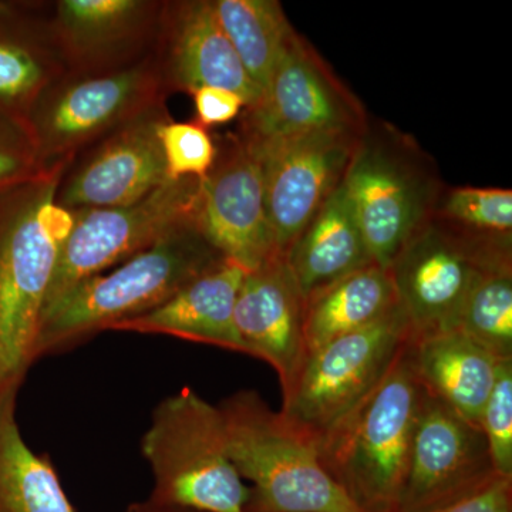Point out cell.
I'll list each match as a JSON object with an SVG mask.
<instances>
[{
    "label": "cell",
    "instance_id": "obj_5",
    "mask_svg": "<svg viewBox=\"0 0 512 512\" xmlns=\"http://www.w3.org/2000/svg\"><path fill=\"white\" fill-rule=\"evenodd\" d=\"M64 165L0 194V406L16 402L36 362L40 322L63 248L40 225L37 207Z\"/></svg>",
    "mask_w": 512,
    "mask_h": 512
},
{
    "label": "cell",
    "instance_id": "obj_24",
    "mask_svg": "<svg viewBox=\"0 0 512 512\" xmlns=\"http://www.w3.org/2000/svg\"><path fill=\"white\" fill-rule=\"evenodd\" d=\"M215 16L255 86L264 94L293 30L276 0H215Z\"/></svg>",
    "mask_w": 512,
    "mask_h": 512
},
{
    "label": "cell",
    "instance_id": "obj_21",
    "mask_svg": "<svg viewBox=\"0 0 512 512\" xmlns=\"http://www.w3.org/2000/svg\"><path fill=\"white\" fill-rule=\"evenodd\" d=\"M397 306L387 269L373 264L345 276L306 299L308 355L330 340L373 325Z\"/></svg>",
    "mask_w": 512,
    "mask_h": 512
},
{
    "label": "cell",
    "instance_id": "obj_18",
    "mask_svg": "<svg viewBox=\"0 0 512 512\" xmlns=\"http://www.w3.org/2000/svg\"><path fill=\"white\" fill-rule=\"evenodd\" d=\"M168 77L188 93L202 86L231 90L245 101V110L262 99L218 23L212 3L205 0L180 3L171 16Z\"/></svg>",
    "mask_w": 512,
    "mask_h": 512
},
{
    "label": "cell",
    "instance_id": "obj_13",
    "mask_svg": "<svg viewBox=\"0 0 512 512\" xmlns=\"http://www.w3.org/2000/svg\"><path fill=\"white\" fill-rule=\"evenodd\" d=\"M245 138L261 163L266 214L276 252L285 255L342 184L362 136L316 133L268 140Z\"/></svg>",
    "mask_w": 512,
    "mask_h": 512
},
{
    "label": "cell",
    "instance_id": "obj_25",
    "mask_svg": "<svg viewBox=\"0 0 512 512\" xmlns=\"http://www.w3.org/2000/svg\"><path fill=\"white\" fill-rule=\"evenodd\" d=\"M52 79L46 50L30 35L15 6L0 2V116L25 123Z\"/></svg>",
    "mask_w": 512,
    "mask_h": 512
},
{
    "label": "cell",
    "instance_id": "obj_16",
    "mask_svg": "<svg viewBox=\"0 0 512 512\" xmlns=\"http://www.w3.org/2000/svg\"><path fill=\"white\" fill-rule=\"evenodd\" d=\"M305 308L306 299L284 255L247 272L235 301V329L245 355L275 370L282 393L292 386L308 356Z\"/></svg>",
    "mask_w": 512,
    "mask_h": 512
},
{
    "label": "cell",
    "instance_id": "obj_19",
    "mask_svg": "<svg viewBox=\"0 0 512 512\" xmlns=\"http://www.w3.org/2000/svg\"><path fill=\"white\" fill-rule=\"evenodd\" d=\"M410 352L423 389L480 426L481 413L504 360L491 355L460 330L410 340Z\"/></svg>",
    "mask_w": 512,
    "mask_h": 512
},
{
    "label": "cell",
    "instance_id": "obj_22",
    "mask_svg": "<svg viewBox=\"0 0 512 512\" xmlns=\"http://www.w3.org/2000/svg\"><path fill=\"white\" fill-rule=\"evenodd\" d=\"M0 512H74L50 458L23 439L16 402L0 406Z\"/></svg>",
    "mask_w": 512,
    "mask_h": 512
},
{
    "label": "cell",
    "instance_id": "obj_33",
    "mask_svg": "<svg viewBox=\"0 0 512 512\" xmlns=\"http://www.w3.org/2000/svg\"><path fill=\"white\" fill-rule=\"evenodd\" d=\"M124 512H197L191 510H184V508L167 507V505H161L154 503L151 500L138 501L128 505L127 510Z\"/></svg>",
    "mask_w": 512,
    "mask_h": 512
},
{
    "label": "cell",
    "instance_id": "obj_14",
    "mask_svg": "<svg viewBox=\"0 0 512 512\" xmlns=\"http://www.w3.org/2000/svg\"><path fill=\"white\" fill-rule=\"evenodd\" d=\"M194 221L222 258L247 272L279 255L266 214L261 163L241 134L218 148L214 167L200 183Z\"/></svg>",
    "mask_w": 512,
    "mask_h": 512
},
{
    "label": "cell",
    "instance_id": "obj_26",
    "mask_svg": "<svg viewBox=\"0 0 512 512\" xmlns=\"http://www.w3.org/2000/svg\"><path fill=\"white\" fill-rule=\"evenodd\" d=\"M457 330L497 359H512V264L488 266L480 272Z\"/></svg>",
    "mask_w": 512,
    "mask_h": 512
},
{
    "label": "cell",
    "instance_id": "obj_11",
    "mask_svg": "<svg viewBox=\"0 0 512 512\" xmlns=\"http://www.w3.org/2000/svg\"><path fill=\"white\" fill-rule=\"evenodd\" d=\"M369 124L360 100L293 29L262 99L245 110L241 134L254 140L316 133L363 136Z\"/></svg>",
    "mask_w": 512,
    "mask_h": 512
},
{
    "label": "cell",
    "instance_id": "obj_15",
    "mask_svg": "<svg viewBox=\"0 0 512 512\" xmlns=\"http://www.w3.org/2000/svg\"><path fill=\"white\" fill-rule=\"evenodd\" d=\"M167 119L161 100L110 133L59 185L56 201L70 211L124 207L157 190L168 181L158 138Z\"/></svg>",
    "mask_w": 512,
    "mask_h": 512
},
{
    "label": "cell",
    "instance_id": "obj_8",
    "mask_svg": "<svg viewBox=\"0 0 512 512\" xmlns=\"http://www.w3.org/2000/svg\"><path fill=\"white\" fill-rule=\"evenodd\" d=\"M501 264H512L511 241L471 237L431 215L387 269L410 338L457 330L477 276Z\"/></svg>",
    "mask_w": 512,
    "mask_h": 512
},
{
    "label": "cell",
    "instance_id": "obj_23",
    "mask_svg": "<svg viewBox=\"0 0 512 512\" xmlns=\"http://www.w3.org/2000/svg\"><path fill=\"white\" fill-rule=\"evenodd\" d=\"M153 3L140 0H62L56 25L67 53L94 59L126 45L151 20Z\"/></svg>",
    "mask_w": 512,
    "mask_h": 512
},
{
    "label": "cell",
    "instance_id": "obj_17",
    "mask_svg": "<svg viewBox=\"0 0 512 512\" xmlns=\"http://www.w3.org/2000/svg\"><path fill=\"white\" fill-rule=\"evenodd\" d=\"M245 274L242 266L224 259L153 311L123 320L111 330L173 336L244 353L234 309Z\"/></svg>",
    "mask_w": 512,
    "mask_h": 512
},
{
    "label": "cell",
    "instance_id": "obj_27",
    "mask_svg": "<svg viewBox=\"0 0 512 512\" xmlns=\"http://www.w3.org/2000/svg\"><path fill=\"white\" fill-rule=\"evenodd\" d=\"M434 217L450 222L471 237L511 241L512 191L458 187L441 192Z\"/></svg>",
    "mask_w": 512,
    "mask_h": 512
},
{
    "label": "cell",
    "instance_id": "obj_31",
    "mask_svg": "<svg viewBox=\"0 0 512 512\" xmlns=\"http://www.w3.org/2000/svg\"><path fill=\"white\" fill-rule=\"evenodd\" d=\"M190 94L194 99L197 123L205 128L227 124L247 109V104L237 93L222 87L202 86Z\"/></svg>",
    "mask_w": 512,
    "mask_h": 512
},
{
    "label": "cell",
    "instance_id": "obj_7",
    "mask_svg": "<svg viewBox=\"0 0 512 512\" xmlns=\"http://www.w3.org/2000/svg\"><path fill=\"white\" fill-rule=\"evenodd\" d=\"M343 185L370 258L384 269L433 215L443 192L426 153L387 124H369Z\"/></svg>",
    "mask_w": 512,
    "mask_h": 512
},
{
    "label": "cell",
    "instance_id": "obj_9",
    "mask_svg": "<svg viewBox=\"0 0 512 512\" xmlns=\"http://www.w3.org/2000/svg\"><path fill=\"white\" fill-rule=\"evenodd\" d=\"M161 90L163 74L150 62L49 87L25 121L40 163L46 168L69 163L79 148L161 101Z\"/></svg>",
    "mask_w": 512,
    "mask_h": 512
},
{
    "label": "cell",
    "instance_id": "obj_30",
    "mask_svg": "<svg viewBox=\"0 0 512 512\" xmlns=\"http://www.w3.org/2000/svg\"><path fill=\"white\" fill-rule=\"evenodd\" d=\"M49 170L40 163L26 124L0 116V194L30 183Z\"/></svg>",
    "mask_w": 512,
    "mask_h": 512
},
{
    "label": "cell",
    "instance_id": "obj_4",
    "mask_svg": "<svg viewBox=\"0 0 512 512\" xmlns=\"http://www.w3.org/2000/svg\"><path fill=\"white\" fill-rule=\"evenodd\" d=\"M141 453L154 478L148 500L197 512H247L249 487L229 458L220 409L194 390L158 404Z\"/></svg>",
    "mask_w": 512,
    "mask_h": 512
},
{
    "label": "cell",
    "instance_id": "obj_12",
    "mask_svg": "<svg viewBox=\"0 0 512 512\" xmlns=\"http://www.w3.org/2000/svg\"><path fill=\"white\" fill-rule=\"evenodd\" d=\"M498 476L480 426L423 389L397 512H437Z\"/></svg>",
    "mask_w": 512,
    "mask_h": 512
},
{
    "label": "cell",
    "instance_id": "obj_6",
    "mask_svg": "<svg viewBox=\"0 0 512 512\" xmlns=\"http://www.w3.org/2000/svg\"><path fill=\"white\" fill-rule=\"evenodd\" d=\"M399 306L365 329L340 336L306 356L282 393V419L316 453L375 393L410 342Z\"/></svg>",
    "mask_w": 512,
    "mask_h": 512
},
{
    "label": "cell",
    "instance_id": "obj_10",
    "mask_svg": "<svg viewBox=\"0 0 512 512\" xmlns=\"http://www.w3.org/2000/svg\"><path fill=\"white\" fill-rule=\"evenodd\" d=\"M200 183L168 180L134 204L73 211L76 224L60 252L46 308L84 279L123 264L194 221Z\"/></svg>",
    "mask_w": 512,
    "mask_h": 512
},
{
    "label": "cell",
    "instance_id": "obj_3",
    "mask_svg": "<svg viewBox=\"0 0 512 512\" xmlns=\"http://www.w3.org/2000/svg\"><path fill=\"white\" fill-rule=\"evenodd\" d=\"M421 397L409 342L375 393L318 451L323 468L363 512H397Z\"/></svg>",
    "mask_w": 512,
    "mask_h": 512
},
{
    "label": "cell",
    "instance_id": "obj_2",
    "mask_svg": "<svg viewBox=\"0 0 512 512\" xmlns=\"http://www.w3.org/2000/svg\"><path fill=\"white\" fill-rule=\"evenodd\" d=\"M218 409L229 458L249 483L247 512H363L259 393L241 390Z\"/></svg>",
    "mask_w": 512,
    "mask_h": 512
},
{
    "label": "cell",
    "instance_id": "obj_20",
    "mask_svg": "<svg viewBox=\"0 0 512 512\" xmlns=\"http://www.w3.org/2000/svg\"><path fill=\"white\" fill-rule=\"evenodd\" d=\"M284 256L305 299L375 264L350 207L343 181Z\"/></svg>",
    "mask_w": 512,
    "mask_h": 512
},
{
    "label": "cell",
    "instance_id": "obj_29",
    "mask_svg": "<svg viewBox=\"0 0 512 512\" xmlns=\"http://www.w3.org/2000/svg\"><path fill=\"white\" fill-rule=\"evenodd\" d=\"M480 429L498 476L512 478V359L501 362L481 413Z\"/></svg>",
    "mask_w": 512,
    "mask_h": 512
},
{
    "label": "cell",
    "instance_id": "obj_32",
    "mask_svg": "<svg viewBox=\"0 0 512 512\" xmlns=\"http://www.w3.org/2000/svg\"><path fill=\"white\" fill-rule=\"evenodd\" d=\"M437 512H512V478H497L484 490Z\"/></svg>",
    "mask_w": 512,
    "mask_h": 512
},
{
    "label": "cell",
    "instance_id": "obj_28",
    "mask_svg": "<svg viewBox=\"0 0 512 512\" xmlns=\"http://www.w3.org/2000/svg\"><path fill=\"white\" fill-rule=\"evenodd\" d=\"M168 180H204L217 160L215 146L207 128L197 121L177 123L167 119L158 127Z\"/></svg>",
    "mask_w": 512,
    "mask_h": 512
},
{
    "label": "cell",
    "instance_id": "obj_1",
    "mask_svg": "<svg viewBox=\"0 0 512 512\" xmlns=\"http://www.w3.org/2000/svg\"><path fill=\"white\" fill-rule=\"evenodd\" d=\"M221 261L195 221L188 222L117 268L84 279L47 306L36 360L153 311Z\"/></svg>",
    "mask_w": 512,
    "mask_h": 512
}]
</instances>
